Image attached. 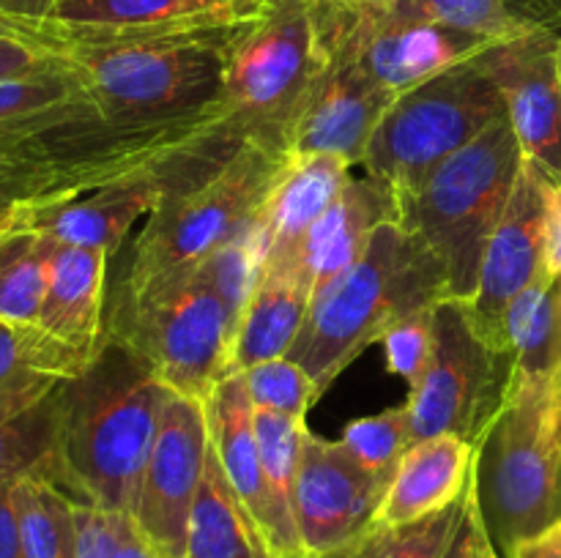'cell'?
Listing matches in <instances>:
<instances>
[{
    "instance_id": "cell-47",
    "label": "cell",
    "mask_w": 561,
    "mask_h": 558,
    "mask_svg": "<svg viewBox=\"0 0 561 558\" xmlns=\"http://www.w3.org/2000/svg\"><path fill=\"white\" fill-rule=\"evenodd\" d=\"M559 80H561V42H559Z\"/></svg>"
},
{
    "instance_id": "cell-14",
    "label": "cell",
    "mask_w": 561,
    "mask_h": 558,
    "mask_svg": "<svg viewBox=\"0 0 561 558\" xmlns=\"http://www.w3.org/2000/svg\"><path fill=\"white\" fill-rule=\"evenodd\" d=\"M208 446L206 405L184 394H170L131 514L159 558H184L186 528L206 470Z\"/></svg>"
},
{
    "instance_id": "cell-41",
    "label": "cell",
    "mask_w": 561,
    "mask_h": 558,
    "mask_svg": "<svg viewBox=\"0 0 561 558\" xmlns=\"http://www.w3.org/2000/svg\"><path fill=\"white\" fill-rule=\"evenodd\" d=\"M14 490L16 479L0 481V558H25Z\"/></svg>"
},
{
    "instance_id": "cell-32",
    "label": "cell",
    "mask_w": 561,
    "mask_h": 558,
    "mask_svg": "<svg viewBox=\"0 0 561 558\" xmlns=\"http://www.w3.org/2000/svg\"><path fill=\"white\" fill-rule=\"evenodd\" d=\"M469 490V487H466ZM466 509V492L442 512L398 528H370L340 558H442Z\"/></svg>"
},
{
    "instance_id": "cell-11",
    "label": "cell",
    "mask_w": 561,
    "mask_h": 558,
    "mask_svg": "<svg viewBox=\"0 0 561 558\" xmlns=\"http://www.w3.org/2000/svg\"><path fill=\"white\" fill-rule=\"evenodd\" d=\"M316 20L327 58L345 60L392 96L414 91L496 44L442 25L398 20L378 9L316 3Z\"/></svg>"
},
{
    "instance_id": "cell-5",
    "label": "cell",
    "mask_w": 561,
    "mask_h": 558,
    "mask_svg": "<svg viewBox=\"0 0 561 558\" xmlns=\"http://www.w3.org/2000/svg\"><path fill=\"white\" fill-rule=\"evenodd\" d=\"M290 153L283 146L247 140L211 173L164 191L129 252V266L110 306L129 304L173 274L190 271L261 213Z\"/></svg>"
},
{
    "instance_id": "cell-44",
    "label": "cell",
    "mask_w": 561,
    "mask_h": 558,
    "mask_svg": "<svg viewBox=\"0 0 561 558\" xmlns=\"http://www.w3.org/2000/svg\"><path fill=\"white\" fill-rule=\"evenodd\" d=\"M113 558H157V553L151 550V545L146 542V536L140 534L135 520H126L124 534H121L118 547H115Z\"/></svg>"
},
{
    "instance_id": "cell-27",
    "label": "cell",
    "mask_w": 561,
    "mask_h": 558,
    "mask_svg": "<svg viewBox=\"0 0 561 558\" xmlns=\"http://www.w3.org/2000/svg\"><path fill=\"white\" fill-rule=\"evenodd\" d=\"M504 345L515 359V375H557L561 370V277L546 271L510 304Z\"/></svg>"
},
{
    "instance_id": "cell-43",
    "label": "cell",
    "mask_w": 561,
    "mask_h": 558,
    "mask_svg": "<svg viewBox=\"0 0 561 558\" xmlns=\"http://www.w3.org/2000/svg\"><path fill=\"white\" fill-rule=\"evenodd\" d=\"M58 0H0V14L22 22H44Z\"/></svg>"
},
{
    "instance_id": "cell-24",
    "label": "cell",
    "mask_w": 561,
    "mask_h": 558,
    "mask_svg": "<svg viewBox=\"0 0 561 558\" xmlns=\"http://www.w3.org/2000/svg\"><path fill=\"white\" fill-rule=\"evenodd\" d=\"M263 0H58L49 22L104 33L222 25L257 14Z\"/></svg>"
},
{
    "instance_id": "cell-46",
    "label": "cell",
    "mask_w": 561,
    "mask_h": 558,
    "mask_svg": "<svg viewBox=\"0 0 561 558\" xmlns=\"http://www.w3.org/2000/svg\"><path fill=\"white\" fill-rule=\"evenodd\" d=\"M318 5H337V9H378L389 0H312Z\"/></svg>"
},
{
    "instance_id": "cell-19",
    "label": "cell",
    "mask_w": 561,
    "mask_h": 558,
    "mask_svg": "<svg viewBox=\"0 0 561 558\" xmlns=\"http://www.w3.org/2000/svg\"><path fill=\"white\" fill-rule=\"evenodd\" d=\"M107 260L93 246L55 244L49 279L36 326L80 353L96 356L107 321Z\"/></svg>"
},
{
    "instance_id": "cell-10",
    "label": "cell",
    "mask_w": 561,
    "mask_h": 558,
    "mask_svg": "<svg viewBox=\"0 0 561 558\" xmlns=\"http://www.w3.org/2000/svg\"><path fill=\"white\" fill-rule=\"evenodd\" d=\"M433 359L405 403L411 427L416 441L453 432L477 446L507 399L515 359L513 353L491 348L474 332L460 301H438L433 310Z\"/></svg>"
},
{
    "instance_id": "cell-2",
    "label": "cell",
    "mask_w": 561,
    "mask_h": 558,
    "mask_svg": "<svg viewBox=\"0 0 561 558\" xmlns=\"http://www.w3.org/2000/svg\"><path fill=\"white\" fill-rule=\"evenodd\" d=\"M170 394L126 345L104 337L91 364L58 388L49 481L71 501L131 518Z\"/></svg>"
},
{
    "instance_id": "cell-20",
    "label": "cell",
    "mask_w": 561,
    "mask_h": 558,
    "mask_svg": "<svg viewBox=\"0 0 561 558\" xmlns=\"http://www.w3.org/2000/svg\"><path fill=\"white\" fill-rule=\"evenodd\" d=\"M474 446L460 435L422 438L400 460L373 528H398L453 507L466 492Z\"/></svg>"
},
{
    "instance_id": "cell-25",
    "label": "cell",
    "mask_w": 561,
    "mask_h": 558,
    "mask_svg": "<svg viewBox=\"0 0 561 558\" xmlns=\"http://www.w3.org/2000/svg\"><path fill=\"white\" fill-rule=\"evenodd\" d=\"M312 293L299 277L263 268L236 328L228 372H247L290 353L310 312Z\"/></svg>"
},
{
    "instance_id": "cell-6",
    "label": "cell",
    "mask_w": 561,
    "mask_h": 558,
    "mask_svg": "<svg viewBox=\"0 0 561 558\" xmlns=\"http://www.w3.org/2000/svg\"><path fill=\"white\" fill-rule=\"evenodd\" d=\"M524 159L513 124L502 118L403 200L400 222L436 252L447 271L449 299L466 304L477 293L482 255L513 197Z\"/></svg>"
},
{
    "instance_id": "cell-29",
    "label": "cell",
    "mask_w": 561,
    "mask_h": 558,
    "mask_svg": "<svg viewBox=\"0 0 561 558\" xmlns=\"http://www.w3.org/2000/svg\"><path fill=\"white\" fill-rule=\"evenodd\" d=\"M378 11L398 20L471 33L496 44L513 42L535 27H546L526 20L510 0H389L378 5Z\"/></svg>"
},
{
    "instance_id": "cell-7",
    "label": "cell",
    "mask_w": 561,
    "mask_h": 558,
    "mask_svg": "<svg viewBox=\"0 0 561 558\" xmlns=\"http://www.w3.org/2000/svg\"><path fill=\"white\" fill-rule=\"evenodd\" d=\"M502 118L507 104L477 55L394 98L367 142L362 167L392 186L403 202Z\"/></svg>"
},
{
    "instance_id": "cell-15",
    "label": "cell",
    "mask_w": 561,
    "mask_h": 558,
    "mask_svg": "<svg viewBox=\"0 0 561 558\" xmlns=\"http://www.w3.org/2000/svg\"><path fill=\"white\" fill-rule=\"evenodd\" d=\"M551 175L531 159H524L513 197L485 246L480 284L466 306L474 332L491 348L504 350V315L510 304L546 274V206Z\"/></svg>"
},
{
    "instance_id": "cell-40",
    "label": "cell",
    "mask_w": 561,
    "mask_h": 558,
    "mask_svg": "<svg viewBox=\"0 0 561 558\" xmlns=\"http://www.w3.org/2000/svg\"><path fill=\"white\" fill-rule=\"evenodd\" d=\"M442 558H499L496 550L491 547V542H488L485 528H482L480 523V514H477L471 479H469V490H466L463 518H460L458 528H455L453 539H449L447 550H444Z\"/></svg>"
},
{
    "instance_id": "cell-16",
    "label": "cell",
    "mask_w": 561,
    "mask_h": 558,
    "mask_svg": "<svg viewBox=\"0 0 561 558\" xmlns=\"http://www.w3.org/2000/svg\"><path fill=\"white\" fill-rule=\"evenodd\" d=\"M559 42L551 27H535L480 55L482 69L507 104L524 156L561 181V80Z\"/></svg>"
},
{
    "instance_id": "cell-34",
    "label": "cell",
    "mask_w": 561,
    "mask_h": 558,
    "mask_svg": "<svg viewBox=\"0 0 561 558\" xmlns=\"http://www.w3.org/2000/svg\"><path fill=\"white\" fill-rule=\"evenodd\" d=\"M345 449L359 460L365 468L392 479L400 460L416 443L414 427H411L409 410L389 408L378 416H365V419L351 421L340 438Z\"/></svg>"
},
{
    "instance_id": "cell-38",
    "label": "cell",
    "mask_w": 561,
    "mask_h": 558,
    "mask_svg": "<svg viewBox=\"0 0 561 558\" xmlns=\"http://www.w3.org/2000/svg\"><path fill=\"white\" fill-rule=\"evenodd\" d=\"M129 514L107 512L91 503L75 501L77 550L75 558H113Z\"/></svg>"
},
{
    "instance_id": "cell-36",
    "label": "cell",
    "mask_w": 561,
    "mask_h": 558,
    "mask_svg": "<svg viewBox=\"0 0 561 558\" xmlns=\"http://www.w3.org/2000/svg\"><path fill=\"white\" fill-rule=\"evenodd\" d=\"M433 310H436V306L405 317L398 326L389 328L381 339L389 372L403 377V381L409 383V388H414L416 383L425 377L427 364H431L433 359V348H436Z\"/></svg>"
},
{
    "instance_id": "cell-42",
    "label": "cell",
    "mask_w": 561,
    "mask_h": 558,
    "mask_svg": "<svg viewBox=\"0 0 561 558\" xmlns=\"http://www.w3.org/2000/svg\"><path fill=\"white\" fill-rule=\"evenodd\" d=\"M546 271L561 277V181L548 178L546 206Z\"/></svg>"
},
{
    "instance_id": "cell-23",
    "label": "cell",
    "mask_w": 561,
    "mask_h": 558,
    "mask_svg": "<svg viewBox=\"0 0 561 558\" xmlns=\"http://www.w3.org/2000/svg\"><path fill=\"white\" fill-rule=\"evenodd\" d=\"M91 361L93 356L80 353L38 326L0 321V421L47 403Z\"/></svg>"
},
{
    "instance_id": "cell-48",
    "label": "cell",
    "mask_w": 561,
    "mask_h": 558,
    "mask_svg": "<svg viewBox=\"0 0 561 558\" xmlns=\"http://www.w3.org/2000/svg\"><path fill=\"white\" fill-rule=\"evenodd\" d=\"M327 558H340V553H334V556H327Z\"/></svg>"
},
{
    "instance_id": "cell-31",
    "label": "cell",
    "mask_w": 561,
    "mask_h": 558,
    "mask_svg": "<svg viewBox=\"0 0 561 558\" xmlns=\"http://www.w3.org/2000/svg\"><path fill=\"white\" fill-rule=\"evenodd\" d=\"M263 257H266V246H263L261 224H257L255 217L233 239L225 241L211 255H206L201 263L192 266L197 277L222 299L230 323H233V332L239 328L241 312H244L247 301H250L252 290L257 284V277H261Z\"/></svg>"
},
{
    "instance_id": "cell-45",
    "label": "cell",
    "mask_w": 561,
    "mask_h": 558,
    "mask_svg": "<svg viewBox=\"0 0 561 558\" xmlns=\"http://www.w3.org/2000/svg\"><path fill=\"white\" fill-rule=\"evenodd\" d=\"M513 558H561V525L537 536V539L524 542Z\"/></svg>"
},
{
    "instance_id": "cell-39",
    "label": "cell",
    "mask_w": 561,
    "mask_h": 558,
    "mask_svg": "<svg viewBox=\"0 0 561 558\" xmlns=\"http://www.w3.org/2000/svg\"><path fill=\"white\" fill-rule=\"evenodd\" d=\"M55 186L42 170L31 167V164H0V217L9 211L11 206L25 200H42V197H53Z\"/></svg>"
},
{
    "instance_id": "cell-13",
    "label": "cell",
    "mask_w": 561,
    "mask_h": 558,
    "mask_svg": "<svg viewBox=\"0 0 561 558\" xmlns=\"http://www.w3.org/2000/svg\"><path fill=\"white\" fill-rule=\"evenodd\" d=\"M389 476L365 468L340 441L305 430L294 479V518L310 558L345 550L373 528Z\"/></svg>"
},
{
    "instance_id": "cell-35",
    "label": "cell",
    "mask_w": 561,
    "mask_h": 558,
    "mask_svg": "<svg viewBox=\"0 0 561 558\" xmlns=\"http://www.w3.org/2000/svg\"><path fill=\"white\" fill-rule=\"evenodd\" d=\"M244 381L255 410H274L294 419H307V410L321 397L310 375L288 356L252 367L244 372Z\"/></svg>"
},
{
    "instance_id": "cell-30",
    "label": "cell",
    "mask_w": 561,
    "mask_h": 558,
    "mask_svg": "<svg viewBox=\"0 0 561 558\" xmlns=\"http://www.w3.org/2000/svg\"><path fill=\"white\" fill-rule=\"evenodd\" d=\"M14 498L25 558H75V501L38 474L20 476Z\"/></svg>"
},
{
    "instance_id": "cell-1",
    "label": "cell",
    "mask_w": 561,
    "mask_h": 558,
    "mask_svg": "<svg viewBox=\"0 0 561 558\" xmlns=\"http://www.w3.org/2000/svg\"><path fill=\"white\" fill-rule=\"evenodd\" d=\"M244 22L104 33L44 20L42 31L80 74L104 120L146 126L225 109L228 55Z\"/></svg>"
},
{
    "instance_id": "cell-33",
    "label": "cell",
    "mask_w": 561,
    "mask_h": 558,
    "mask_svg": "<svg viewBox=\"0 0 561 558\" xmlns=\"http://www.w3.org/2000/svg\"><path fill=\"white\" fill-rule=\"evenodd\" d=\"M58 441V392L38 408L0 421V481L38 474L49 479Z\"/></svg>"
},
{
    "instance_id": "cell-37",
    "label": "cell",
    "mask_w": 561,
    "mask_h": 558,
    "mask_svg": "<svg viewBox=\"0 0 561 558\" xmlns=\"http://www.w3.org/2000/svg\"><path fill=\"white\" fill-rule=\"evenodd\" d=\"M64 63V55L47 42L42 22H22L0 14V82L36 74Z\"/></svg>"
},
{
    "instance_id": "cell-26",
    "label": "cell",
    "mask_w": 561,
    "mask_h": 558,
    "mask_svg": "<svg viewBox=\"0 0 561 558\" xmlns=\"http://www.w3.org/2000/svg\"><path fill=\"white\" fill-rule=\"evenodd\" d=\"M184 558H272L261 525L225 476L214 446L186 528Z\"/></svg>"
},
{
    "instance_id": "cell-12",
    "label": "cell",
    "mask_w": 561,
    "mask_h": 558,
    "mask_svg": "<svg viewBox=\"0 0 561 558\" xmlns=\"http://www.w3.org/2000/svg\"><path fill=\"white\" fill-rule=\"evenodd\" d=\"M228 159L230 156L197 159V162L181 164L173 170L115 181V184L99 186V189L82 191V195L16 202L0 217V228H25L42 233L55 244L93 246L113 257L129 230L140 219H148L157 211L164 191L197 178L206 170L219 167Z\"/></svg>"
},
{
    "instance_id": "cell-28",
    "label": "cell",
    "mask_w": 561,
    "mask_h": 558,
    "mask_svg": "<svg viewBox=\"0 0 561 558\" xmlns=\"http://www.w3.org/2000/svg\"><path fill=\"white\" fill-rule=\"evenodd\" d=\"M53 241L25 228H0V321L36 326L49 279Z\"/></svg>"
},
{
    "instance_id": "cell-49",
    "label": "cell",
    "mask_w": 561,
    "mask_h": 558,
    "mask_svg": "<svg viewBox=\"0 0 561 558\" xmlns=\"http://www.w3.org/2000/svg\"><path fill=\"white\" fill-rule=\"evenodd\" d=\"M157 558H159V556H157Z\"/></svg>"
},
{
    "instance_id": "cell-17",
    "label": "cell",
    "mask_w": 561,
    "mask_h": 558,
    "mask_svg": "<svg viewBox=\"0 0 561 558\" xmlns=\"http://www.w3.org/2000/svg\"><path fill=\"white\" fill-rule=\"evenodd\" d=\"M394 98L345 60L327 58L285 131V151L294 156L334 153L362 164L367 142Z\"/></svg>"
},
{
    "instance_id": "cell-8",
    "label": "cell",
    "mask_w": 561,
    "mask_h": 558,
    "mask_svg": "<svg viewBox=\"0 0 561 558\" xmlns=\"http://www.w3.org/2000/svg\"><path fill=\"white\" fill-rule=\"evenodd\" d=\"M327 66L312 0H263L236 36L222 107L241 140L285 148V131Z\"/></svg>"
},
{
    "instance_id": "cell-4",
    "label": "cell",
    "mask_w": 561,
    "mask_h": 558,
    "mask_svg": "<svg viewBox=\"0 0 561 558\" xmlns=\"http://www.w3.org/2000/svg\"><path fill=\"white\" fill-rule=\"evenodd\" d=\"M471 490L499 558L561 525V370L513 375L502 410L474 446Z\"/></svg>"
},
{
    "instance_id": "cell-3",
    "label": "cell",
    "mask_w": 561,
    "mask_h": 558,
    "mask_svg": "<svg viewBox=\"0 0 561 558\" xmlns=\"http://www.w3.org/2000/svg\"><path fill=\"white\" fill-rule=\"evenodd\" d=\"M444 299L447 271L436 252L400 219H389L373 230L354 266L312 299L288 359L323 394L367 345Z\"/></svg>"
},
{
    "instance_id": "cell-21",
    "label": "cell",
    "mask_w": 561,
    "mask_h": 558,
    "mask_svg": "<svg viewBox=\"0 0 561 558\" xmlns=\"http://www.w3.org/2000/svg\"><path fill=\"white\" fill-rule=\"evenodd\" d=\"M351 167L354 164L334 153H310V156L290 153L283 175L257 213L263 246H266L263 266H279L294 255L307 230L345 189L351 181Z\"/></svg>"
},
{
    "instance_id": "cell-9",
    "label": "cell",
    "mask_w": 561,
    "mask_h": 558,
    "mask_svg": "<svg viewBox=\"0 0 561 558\" xmlns=\"http://www.w3.org/2000/svg\"><path fill=\"white\" fill-rule=\"evenodd\" d=\"M104 337L118 339L164 386L197 403L230 375L233 323L195 268L162 279L129 304L110 306Z\"/></svg>"
},
{
    "instance_id": "cell-22",
    "label": "cell",
    "mask_w": 561,
    "mask_h": 558,
    "mask_svg": "<svg viewBox=\"0 0 561 558\" xmlns=\"http://www.w3.org/2000/svg\"><path fill=\"white\" fill-rule=\"evenodd\" d=\"M91 118L102 113L66 58L53 69L0 82V162L58 126Z\"/></svg>"
},
{
    "instance_id": "cell-18",
    "label": "cell",
    "mask_w": 561,
    "mask_h": 558,
    "mask_svg": "<svg viewBox=\"0 0 561 558\" xmlns=\"http://www.w3.org/2000/svg\"><path fill=\"white\" fill-rule=\"evenodd\" d=\"M400 213H403V202L392 186L383 184L376 175L351 178L345 189L334 197L332 206L307 230L294 255L279 266L263 268L294 274L316 299L345 268L354 266L370 241L373 230L389 219H400Z\"/></svg>"
}]
</instances>
